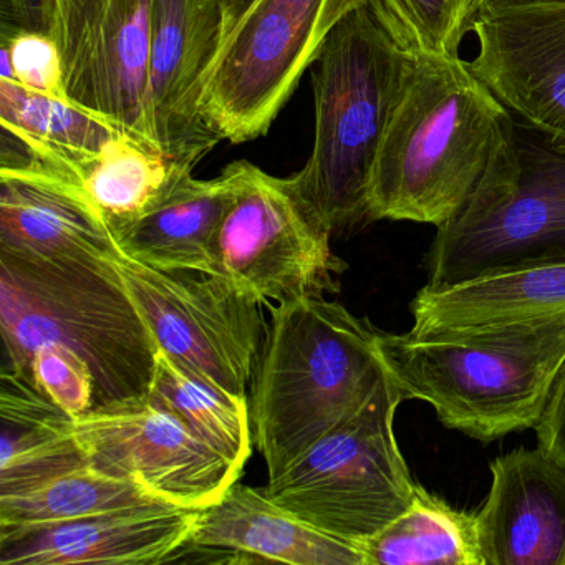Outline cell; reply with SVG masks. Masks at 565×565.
<instances>
[{"label": "cell", "mask_w": 565, "mask_h": 565, "mask_svg": "<svg viewBox=\"0 0 565 565\" xmlns=\"http://www.w3.org/2000/svg\"><path fill=\"white\" fill-rule=\"evenodd\" d=\"M2 372L74 418L148 403L158 345L114 260L0 249Z\"/></svg>", "instance_id": "cell-1"}, {"label": "cell", "mask_w": 565, "mask_h": 565, "mask_svg": "<svg viewBox=\"0 0 565 565\" xmlns=\"http://www.w3.org/2000/svg\"><path fill=\"white\" fill-rule=\"evenodd\" d=\"M511 111L461 57L418 58L369 186V221L445 226L471 201Z\"/></svg>", "instance_id": "cell-2"}, {"label": "cell", "mask_w": 565, "mask_h": 565, "mask_svg": "<svg viewBox=\"0 0 565 565\" xmlns=\"http://www.w3.org/2000/svg\"><path fill=\"white\" fill-rule=\"evenodd\" d=\"M382 330L323 296L273 310L254 375L250 422L269 479L372 395L383 373Z\"/></svg>", "instance_id": "cell-3"}, {"label": "cell", "mask_w": 565, "mask_h": 565, "mask_svg": "<svg viewBox=\"0 0 565 565\" xmlns=\"http://www.w3.org/2000/svg\"><path fill=\"white\" fill-rule=\"evenodd\" d=\"M317 64L312 153L292 178L335 234L369 221L373 167L416 61L360 8L335 25Z\"/></svg>", "instance_id": "cell-4"}, {"label": "cell", "mask_w": 565, "mask_h": 565, "mask_svg": "<svg viewBox=\"0 0 565 565\" xmlns=\"http://www.w3.org/2000/svg\"><path fill=\"white\" fill-rule=\"evenodd\" d=\"M383 369L406 399L482 443L534 429L565 363V327L484 337L380 333Z\"/></svg>", "instance_id": "cell-5"}, {"label": "cell", "mask_w": 565, "mask_h": 565, "mask_svg": "<svg viewBox=\"0 0 565 565\" xmlns=\"http://www.w3.org/2000/svg\"><path fill=\"white\" fill-rule=\"evenodd\" d=\"M565 257V151L512 120L468 206L436 230L425 257L441 287Z\"/></svg>", "instance_id": "cell-6"}, {"label": "cell", "mask_w": 565, "mask_h": 565, "mask_svg": "<svg viewBox=\"0 0 565 565\" xmlns=\"http://www.w3.org/2000/svg\"><path fill=\"white\" fill-rule=\"evenodd\" d=\"M405 399L383 370L366 402L269 479L267 494L313 527L362 547L418 491L395 436Z\"/></svg>", "instance_id": "cell-7"}, {"label": "cell", "mask_w": 565, "mask_h": 565, "mask_svg": "<svg viewBox=\"0 0 565 565\" xmlns=\"http://www.w3.org/2000/svg\"><path fill=\"white\" fill-rule=\"evenodd\" d=\"M233 198L210 250L206 276L221 277L260 303L337 292L345 264L332 253V230L294 178L236 161L226 168Z\"/></svg>", "instance_id": "cell-8"}, {"label": "cell", "mask_w": 565, "mask_h": 565, "mask_svg": "<svg viewBox=\"0 0 565 565\" xmlns=\"http://www.w3.org/2000/svg\"><path fill=\"white\" fill-rule=\"evenodd\" d=\"M366 0H256L227 35L204 87L207 127L231 143L269 131L335 25Z\"/></svg>", "instance_id": "cell-9"}, {"label": "cell", "mask_w": 565, "mask_h": 565, "mask_svg": "<svg viewBox=\"0 0 565 565\" xmlns=\"http://www.w3.org/2000/svg\"><path fill=\"white\" fill-rule=\"evenodd\" d=\"M114 264L158 350L247 398L267 339L259 300L221 277L161 270L124 253Z\"/></svg>", "instance_id": "cell-10"}, {"label": "cell", "mask_w": 565, "mask_h": 565, "mask_svg": "<svg viewBox=\"0 0 565 565\" xmlns=\"http://www.w3.org/2000/svg\"><path fill=\"white\" fill-rule=\"evenodd\" d=\"M153 6L154 0H51L44 19L61 54L68 100L160 151L147 108Z\"/></svg>", "instance_id": "cell-11"}, {"label": "cell", "mask_w": 565, "mask_h": 565, "mask_svg": "<svg viewBox=\"0 0 565 565\" xmlns=\"http://www.w3.org/2000/svg\"><path fill=\"white\" fill-rule=\"evenodd\" d=\"M75 426L94 468L138 479L178 508H206L243 476L177 416L150 403L75 418Z\"/></svg>", "instance_id": "cell-12"}, {"label": "cell", "mask_w": 565, "mask_h": 565, "mask_svg": "<svg viewBox=\"0 0 565 565\" xmlns=\"http://www.w3.org/2000/svg\"><path fill=\"white\" fill-rule=\"evenodd\" d=\"M224 41L217 0H154L148 124L158 150L183 167H196L221 141L204 121L201 100Z\"/></svg>", "instance_id": "cell-13"}, {"label": "cell", "mask_w": 565, "mask_h": 565, "mask_svg": "<svg viewBox=\"0 0 565 565\" xmlns=\"http://www.w3.org/2000/svg\"><path fill=\"white\" fill-rule=\"evenodd\" d=\"M471 71L522 125L565 151V4L476 14Z\"/></svg>", "instance_id": "cell-14"}, {"label": "cell", "mask_w": 565, "mask_h": 565, "mask_svg": "<svg viewBox=\"0 0 565 565\" xmlns=\"http://www.w3.org/2000/svg\"><path fill=\"white\" fill-rule=\"evenodd\" d=\"M422 337H484L565 327V257L534 260L449 286L426 284L409 302Z\"/></svg>", "instance_id": "cell-15"}, {"label": "cell", "mask_w": 565, "mask_h": 565, "mask_svg": "<svg viewBox=\"0 0 565 565\" xmlns=\"http://www.w3.org/2000/svg\"><path fill=\"white\" fill-rule=\"evenodd\" d=\"M200 509L102 512L0 535V565H158L180 561Z\"/></svg>", "instance_id": "cell-16"}, {"label": "cell", "mask_w": 565, "mask_h": 565, "mask_svg": "<svg viewBox=\"0 0 565 565\" xmlns=\"http://www.w3.org/2000/svg\"><path fill=\"white\" fill-rule=\"evenodd\" d=\"M489 471L476 512L484 565H565V466L537 446L498 456Z\"/></svg>", "instance_id": "cell-17"}, {"label": "cell", "mask_w": 565, "mask_h": 565, "mask_svg": "<svg viewBox=\"0 0 565 565\" xmlns=\"http://www.w3.org/2000/svg\"><path fill=\"white\" fill-rule=\"evenodd\" d=\"M0 249L54 260H114V230L78 181L39 161L0 167Z\"/></svg>", "instance_id": "cell-18"}, {"label": "cell", "mask_w": 565, "mask_h": 565, "mask_svg": "<svg viewBox=\"0 0 565 565\" xmlns=\"http://www.w3.org/2000/svg\"><path fill=\"white\" fill-rule=\"evenodd\" d=\"M191 545L216 548L223 562L365 565L360 545L326 534L277 504L266 489L239 481L200 509Z\"/></svg>", "instance_id": "cell-19"}, {"label": "cell", "mask_w": 565, "mask_h": 565, "mask_svg": "<svg viewBox=\"0 0 565 565\" xmlns=\"http://www.w3.org/2000/svg\"><path fill=\"white\" fill-rule=\"evenodd\" d=\"M231 198L227 170L214 180H196L193 168L178 167L161 193L115 230L118 246L147 266L206 276L211 243Z\"/></svg>", "instance_id": "cell-20"}, {"label": "cell", "mask_w": 565, "mask_h": 565, "mask_svg": "<svg viewBox=\"0 0 565 565\" xmlns=\"http://www.w3.org/2000/svg\"><path fill=\"white\" fill-rule=\"evenodd\" d=\"M0 167L39 161L78 183L98 154L124 135L67 98L6 78H0Z\"/></svg>", "instance_id": "cell-21"}, {"label": "cell", "mask_w": 565, "mask_h": 565, "mask_svg": "<svg viewBox=\"0 0 565 565\" xmlns=\"http://www.w3.org/2000/svg\"><path fill=\"white\" fill-rule=\"evenodd\" d=\"M0 498L88 468L71 413L14 373H0Z\"/></svg>", "instance_id": "cell-22"}, {"label": "cell", "mask_w": 565, "mask_h": 565, "mask_svg": "<svg viewBox=\"0 0 565 565\" xmlns=\"http://www.w3.org/2000/svg\"><path fill=\"white\" fill-rule=\"evenodd\" d=\"M365 565H484L476 514L418 486L412 504L362 544Z\"/></svg>", "instance_id": "cell-23"}, {"label": "cell", "mask_w": 565, "mask_h": 565, "mask_svg": "<svg viewBox=\"0 0 565 565\" xmlns=\"http://www.w3.org/2000/svg\"><path fill=\"white\" fill-rule=\"evenodd\" d=\"M148 403L177 416L198 438L244 471L254 441L247 398L158 352Z\"/></svg>", "instance_id": "cell-24"}, {"label": "cell", "mask_w": 565, "mask_h": 565, "mask_svg": "<svg viewBox=\"0 0 565 565\" xmlns=\"http://www.w3.org/2000/svg\"><path fill=\"white\" fill-rule=\"evenodd\" d=\"M173 505L138 479L88 466L41 488L0 498V535L102 512ZM178 508V505H177Z\"/></svg>", "instance_id": "cell-25"}, {"label": "cell", "mask_w": 565, "mask_h": 565, "mask_svg": "<svg viewBox=\"0 0 565 565\" xmlns=\"http://www.w3.org/2000/svg\"><path fill=\"white\" fill-rule=\"evenodd\" d=\"M178 167L183 164L120 135L88 167L81 184L115 234L161 193Z\"/></svg>", "instance_id": "cell-26"}, {"label": "cell", "mask_w": 565, "mask_h": 565, "mask_svg": "<svg viewBox=\"0 0 565 565\" xmlns=\"http://www.w3.org/2000/svg\"><path fill=\"white\" fill-rule=\"evenodd\" d=\"M366 9L415 61L459 57L475 21L472 0H366Z\"/></svg>", "instance_id": "cell-27"}, {"label": "cell", "mask_w": 565, "mask_h": 565, "mask_svg": "<svg viewBox=\"0 0 565 565\" xmlns=\"http://www.w3.org/2000/svg\"><path fill=\"white\" fill-rule=\"evenodd\" d=\"M0 62V78L52 97L67 98L61 54L47 32L28 31L4 39Z\"/></svg>", "instance_id": "cell-28"}, {"label": "cell", "mask_w": 565, "mask_h": 565, "mask_svg": "<svg viewBox=\"0 0 565 565\" xmlns=\"http://www.w3.org/2000/svg\"><path fill=\"white\" fill-rule=\"evenodd\" d=\"M534 429L539 448L565 466V363L555 379L547 405Z\"/></svg>", "instance_id": "cell-29"}, {"label": "cell", "mask_w": 565, "mask_h": 565, "mask_svg": "<svg viewBox=\"0 0 565 565\" xmlns=\"http://www.w3.org/2000/svg\"><path fill=\"white\" fill-rule=\"evenodd\" d=\"M565 4V0H472V11L476 14L494 9L525 8V6Z\"/></svg>", "instance_id": "cell-30"}, {"label": "cell", "mask_w": 565, "mask_h": 565, "mask_svg": "<svg viewBox=\"0 0 565 565\" xmlns=\"http://www.w3.org/2000/svg\"><path fill=\"white\" fill-rule=\"evenodd\" d=\"M224 14V28H226V38L234 31L241 19L253 8L256 0H217Z\"/></svg>", "instance_id": "cell-31"}, {"label": "cell", "mask_w": 565, "mask_h": 565, "mask_svg": "<svg viewBox=\"0 0 565 565\" xmlns=\"http://www.w3.org/2000/svg\"><path fill=\"white\" fill-rule=\"evenodd\" d=\"M49 2H51V0H42V6H44V9L47 8Z\"/></svg>", "instance_id": "cell-32"}]
</instances>
